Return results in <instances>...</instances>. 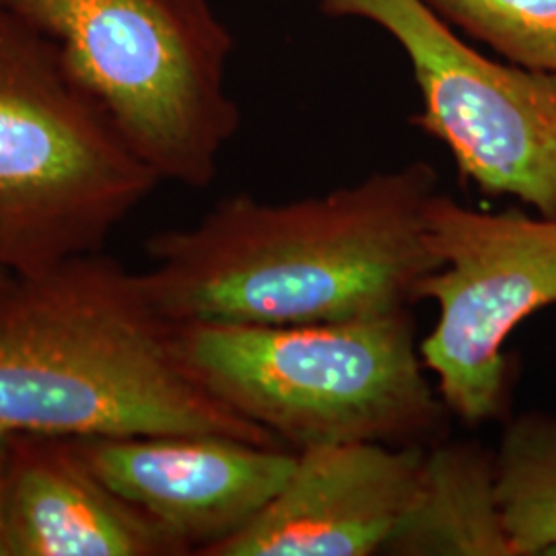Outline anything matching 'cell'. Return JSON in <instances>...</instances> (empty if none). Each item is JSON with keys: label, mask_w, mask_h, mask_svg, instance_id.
Instances as JSON below:
<instances>
[{"label": "cell", "mask_w": 556, "mask_h": 556, "mask_svg": "<svg viewBox=\"0 0 556 556\" xmlns=\"http://www.w3.org/2000/svg\"><path fill=\"white\" fill-rule=\"evenodd\" d=\"M438 181L415 161L324 197H227L194 227L144 241L140 287L172 324L291 326L410 309L438 268L427 241Z\"/></svg>", "instance_id": "obj_1"}, {"label": "cell", "mask_w": 556, "mask_h": 556, "mask_svg": "<svg viewBox=\"0 0 556 556\" xmlns=\"http://www.w3.org/2000/svg\"><path fill=\"white\" fill-rule=\"evenodd\" d=\"M0 429L40 438L220 435L282 445L181 365L172 321L100 252L0 289ZM285 447V445H282Z\"/></svg>", "instance_id": "obj_2"}, {"label": "cell", "mask_w": 556, "mask_h": 556, "mask_svg": "<svg viewBox=\"0 0 556 556\" xmlns=\"http://www.w3.org/2000/svg\"><path fill=\"white\" fill-rule=\"evenodd\" d=\"M172 332L181 365L211 396L293 452L429 445L450 417L410 309L291 326L184 321Z\"/></svg>", "instance_id": "obj_3"}, {"label": "cell", "mask_w": 556, "mask_h": 556, "mask_svg": "<svg viewBox=\"0 0 556 556\" xmlns=\"http://www.w3.org/2000/svg\"><path fill=\"white\" fill-rule=\"evenodd\" d=\"M160 181L59 46L0 9V270L101 252Z\"/></svg>", "instance_id": "obj_4"}, {"label": "cell", "mask_w": 556, "mask_h": 556, "mask_svg": "<svg viewBox=\"0 0 556 556\" xmlns=\"http://www.w3.org/2000/svg\"><path fill=\"white\" fill-rule=\"evenodd\" d=\"M54 41L119 137L163 181L206 188L238 132L233 38L211 0H0Z\"/></svg>", "instance_id": "obj_5"}, {"label": "cell", "mask_w": 556, "mask_h": 556, "mask_svg": "<svg viewBox=\"0 0 556 556\" xmlns=\"http://www.w3.org/2000/svg\"><path fill=\"white\" fill-rule=\"evenodd\" d=\"M427 241L438 268L420 280L417 303L433 301L438 321L420 338V357L450 415L486 425L509 404L507 338L556 305V217L486 213L438 192Z\"/></svg>", "instance_id": "obj_6"}, {"label": "cell", "mask_w": 556, "mask_h": 556, "mask_svg": "<svg viewBox=\"0 0 556 556\" xmlns=\"http://www.w3.org/2000/svg\"><path fill=\"white\" fill-rule=\"evenodd\" d=\"M332 17L386 29L410 60L413 124L443 142L459 176L556 217V75L486 59L420 0H318Z\"/></svg>", "instance_id": "obj_7"}, {"label": "cell", "mask_w": 556, "mask_h": 556, "mask_svg": "<svg viewBox=\"0 0 556 556\" xmlns=\"http://www.w3.org/2000/svg\"><path fill=\"white\" fill-rule=\"evenodd\" d=\"M87 468L186 555L238 534L291 477L298 452L220 435L68 439Z\"/></svg>", "instance_id": "obj_8"}, {"label": "cell", "mask_w": 556, "mask_h": 556, "mask_svg": "<svg viewBox=\"0 0 556 556\" xmlns=\"http://www.w3.org/2000/svg\"><path fill=\"white\" fill-rule=\"evenodd\" d=\"M425 450L358 441L298 452L273 501L206 556L381 555L415 497Z\"/></svg>", "instance_id": "obj_9"}, {"label": "cell", "mask_w": 556, "mask_h": 556, "mask_svg": "<svg viewBox=\"0 0 556 556\" xmlns=\"http://www.w3.org/2000/svg\"><path fill=\"white\" fill-rule=\"evenodd\" d=\"M2 511L9 556L186 555L105 486L68 439L13 435Z\"/></svg>", "instance_id": "obj_10"}, {"label": "cell", "mask_w": 556, "mask_h": 556, "mask_svg": "<svg viewBox=\"0 0 556 556\" xmlns=\"http://www.w3.org/2000/svg\"><path fill=\"white\" fill-rule=\"evenodd\" d=\"M381 555L516 556L498 505L495 450L429 443L415 497Z\"/></svg>", "instance_id": "obj_11"}, {"label": "cell", "mask_w": 556, "mask_h": 556, "mask_svg": "<svg viewBox=\"0 0 556 556\" xmlns=\"http://www.w3.org/2000/svg\"><path fill=\"white\" fill-rule=\"evenodd\" d=\"M495 464L498 505L514 553L556 555V415L509 418Z\"/></svg>", "instance_id": "obj_12"}, {"label": "cell", "mask_w": 556, "mask_h": 556, "mask_svg": "<svg viewBox=\"0 0 556 556\" xmlns=\"http://www.w3.org/2000/svg\"><path fill=\"white\" fill-rule=\"evenodd\" d=\"M511 64L556 75V0H420Z\"/></svg>", "instance_id": "obj_13"}, {"label": "cell", "mask_w": 556, "mask_h": 556, "mask_svg": "<svg viewBox=\"0 0 556 556\" xmlns=\"http://www.w3.org/2000/svg\"><path fill=\"white\" fill-rule=\"evenodd\" d=\"M11 441H13V435L7 433L4 429H0V556H9L7 538H4L2 503H4V475H7V462H9V454H11Z\"/></svg>", "instance_id": "obj_14"}, {"label": "cell", "mask_w": 556, "mask_h": 556, "mask_svg": "<svg viewBox=\"0 0 556 556\" xmlns=\"http://www.w3.org/2000/svg\"><path fill=\"white\" fill-rule=\"evenodd\" d=\"M13 278V275H9V273H4V270H0V289L9 282Z\"/></svg>", "instance_id": "obj_15"}]
</instances>
